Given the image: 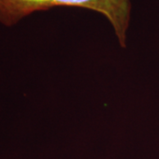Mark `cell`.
Returning a JSON list of instances; mask_svg holds the SVG:
<instances>
[{
    "instance_id": "6da1fadb",
    "label": "cell",
    "mask_w": 159,
    "mask_h": 159,
    "mask_svg": "<svg viewBox=\"0 0 159 159\" xmlns=\"http://www.w3.org/2000/svg\"><path fill=\"white\" fill-rule=\"evenodd\" d=\"M57 6L84 8L102 14L111 23L119 44L122 47L126 45L130 0H0V23L11 27L33 12Z\"/></svg>"
}]
</instances>
